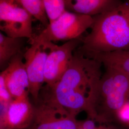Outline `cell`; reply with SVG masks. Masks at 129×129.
<instances>
[{
  "label": "cell",
  "instance_id": "cell-1",
  "mask_svg": "<svg viewBox=\"0 0 129 129\" xmlns=\"http://www.w3.org/2000/svg\"><path fill=\"white\" fill-rule=\"evenodd\" d=\"M102 63L76 49L68 68L52 87H43L55 101L77 117L85 112L95 120L94 104L97 88L102 77Z\"/></svg>",
  "mask_w": 129,
  "mask_h": 129
},
{
  "label": "cell",
  "instance_id": "cell-2",
  "mask_svg": "<svg viewBox=\"0 0 129 129\" xmlns=\"http://www.w3.org/2000/svg\"><path fill=\"white\" fill-rule=\"evenodd\" d=\"M91 31L81 38L77 51L85 56L129 50V0L106 13L93 16Z\"/></svg>",
  "mask_w": 129,
  "mask_h": 129
},
{
  "label": "cell",
  "instance_id": "cell-3",
  "mask_svg": "<svg viewBox=\"0 0 129 129\" xmlns=\"http://www.w3.org/2000/svg\"><path fill=\"white\" fill-rule=\"evenodd\" d=\"M100 79L94 104L95 120L100 124L117 122L120 108L129 102V76L109 68Z\"/></svg>",
  "mask_w": 129,
  "mask_h": 129
},
{
  "label": "cell",
  "instance_id": "cell-4",
  "mask_svg": "<svg viewBox=\"0 0 129 129\" xmlns=\"http://www.w3.org/2000/svg\"><path fill=\"white\" fill-rule=\"evenodd\" d=\"M34 115L25 129H76L78 120L42 88L37 102L33 103Z\"/></svg>",
  "mask_w": 129,
  "mask_h": 129
},
{
  "label": "cell",
  "instance_id": "cell-5",
  "mask_svg": "<svg viewBox=\"0 0 129 129\" xmlns=\"http://www.w3.org/2000/svg\"><path fill=\"white\" fill-rule=\"evenodd\" d=\"M93 22L92 16L66 10L35 38L41 41L53 43L81 38L83 33L91 28Z\"/></svg>",
  "mask_w": 129,
  "mask_h": 129
},
{
  "label": "cell",
  "instance_id": "cell-6",
  "mask_svg": "<svg viewBox=\"0 0 129 129\" xmlns=\"http://www.w3.org/2000/svg\"><path fill=\"white\" fill-rule=\"evenodd\" d=\"M33 17L14 0H0V30L6 36L32 40Z\"/></svg>",
  "mask_w": 129,
  "mask_h": 129
},
{
  "label": "cell",
  "instance_id": "cell-7",
  "mask_svg": "<svg viewBox=\"0 0 129 129\" xmlns=\"http://www.w3.org/2000/svg\"><path fill=\"white\" fill-rule=\"evenodd\" d=\"M53 43L41 41L34 37L31 40L30 46L23 53L29 81L30 96L34 103L38 102L40 91L45 85V66Z\"/></svg>",
  "mask_w": 129,
  "mask_h": 129
},
{
  "label": "cell",
  "instance_id": "cell-8",
  "mask_svg": "<svg viewBox=\"0 0 129 129\" xmlns=\"http://www.w3.org/2000/svg\"><path fill=\"white\" fill-rule=\"evenodd\" d=\"M81 38L66 42L61 46L53 43L46 58L44 70L45 86L52 87L63 76L74 52L80 45Z\"/></svg>",
  "mask_w": 129,
  "mask_h": 129
},
{
  "label": "cell",
  "instance_id": "cell-9",
  "mask_svg": "<svg viewBox=\"0 0 129 129\" xmlns=\"http://www.w3.org/2000/svg\"><path fill=\"white\" fill-rule=\"evenodd\" d=\"M2 74L6 87L14 99L30 96V86L23 53L15 56Z\"/></svg>",
  "mask_w": 129,
  "mask_h": 129
},
{
  "label": "cell",
  "instance_id": "cell-10",
  "mask_svg": "<svg viewBox=\"0 0 129 129\" xmlns=\"http://www.w3.org/2000/svg\"><path fill=\"white\" fill-rule=\"evenodd\" d=\"M34 107L30 97L14 99L0 114V129H25L32 122Z\"/></svg>",
  "mask_w": 129,
  "mask_h": 129
},
{
  "label": "cell",
  "instance_id": "cell-11",
  "mask_svg": "<svg viewBox=\"0 0 129 129\" xmlns=\"http://www.w3.org/2000/svg\"><path fill=\"white\" fill-rule=\"evenodd\" d=\"M66 10L95 16L110 11L120 4L119 0H64Z\"/></svg>",
  "mask_w": 129,
  "mask_h": 129
},
{
  "label": "cell",
  "instance_id": "cell-12",
  "mask_svg": "<svg viewBox=\"0 0 129 129\" xmlns=\"http://www.w3.org/2000/svg\"><path fill=\"white\" fill-rule=\"evenodd\" d=\"M86 56L98 60L104 68L116 69L129 76V50L97 53Z\"/></svg>",
  "mask_w": 129,
  "mask_h": 129
},
{
  "label": "cell",
  "instance_id": "cell-13",
  "mask_svg": "<svg viewBox=\"0 0 129 129\" xmlns=\"http://www.w3.org/2000/svg\"><path fill=\"white\" fill-rule=\"evenodd\" d=\"M23 39L9 37L0 32V69L2 71L13 57L22 53Z\"/></svg>",
  "mask_w": 129,
  "mask_h": 129
},
{
  "label": "cell",
  "instance_id": "cell-14",
  "mask_svg": "<svg viewBox=\"0 0 129 129\" xmlns=\"http://www.w3.org/2000/svg\"><path fill=\"white\" fill-rule=\"evenodd\" d=\"M32 15L33 17L46 27L49 20L44 8L42 0H14Z\"/></svg>",
  "mask_w": 129,
  "mask_h": 129
},
{
  "label": "cell",
  "instance_id": "cell-15",
  "mask_svg": "<svg viewBox=\"0 0 129 129\" xmlns=\"http://www.w3.org/2000/svg\"><path fill=\"white\" fill-rule=\"evenodd\" d=\"M49 23L58 17L67 10L64 0H42Z\"/></svg>",
  "mask_w": 129,
  "mask_h": 129
},
{
  "label": "cell",
  "instance_id": "cell-16",
  "mask_svg": "<svg viewBox=\"0 0 129 129\" xmlns=\"http://www.w3.org/2000/svg\"><path fill=\"white\" fill-rule=\"evenodd\" d=\"M14 100L6 87L3 76L0 74V114L5 112Z\"/></svg>",
  "mask_w": 129,
  "mask_h": 129
},
{
  "label": "cell",
  "instance_id": "cell-17",
  "mask_svg": "<svg viewBox=\"0 0 129 129\" xmlns=\"http://www.w3.org/2000/svg\"><path fill=\"white\" fill-rule=\"evenodd\" d=\"M116 121L129 126V102L126 103L118 111Z\"/></svg>",
  "mask_w": 129,
  "mask_h": 129
},
{
  "label": "cell",
  "instance_id": "cell-18",
  "mask_svg": "<svg viewBox=\"0 0 129 129\" xmlns=\"http://www.w3.org/2000/svg\"><path fill=\"white\" fill-rule=\"evenodd\" d=\"M102 124L87 118L85 120H78L76 129H100Z\"/></svg>",
  "mask_w": 129,
  "mask_h": 129
},
{
  "label": "cell",
  "instance_id": "cell-19",
  "mask_svg": "<svg viewBox=\"0 0 129 129\" xmlns=\"http://www.w3.org/2000/svg\"><path fill=\"white\" fill-rule=\"evenodd\" d=\"M100 129H125L121 126H117L113 123L102 124Z\"/></svg>",
  "mask_w": 129,
  "mask_h": 129
}]
</instances>
